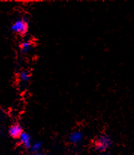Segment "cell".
<instances>
[{"label": "cell", "mask_w": 134, "mask_h": 155, "mask_svg": "<svg viewBox=\"0 0 134 155\" xmlns=\"http://www.w3.org/2000/svg\"><path fill=\"white\" fill-rule=\"evenodd\" d=\"M94 145H95V148L97 151H100V152H105L111 146L112 139L109 136L103 134L96 140Z\"/></svg>", "instance_id": "cell-1"}, {"label": "cell", "mask_w": 134, "mask_h": 155, "mask_svg": "<svg viewBox=\"0 0 134 155\" xmlns=\"http://www.w3.org/2000/svg\"><path fill=\"white\" fill-rule=\"evenodd\" d=\"M11 28L14 32L24 35L28 31V23L25 19H19L12 24Z\"/></svg>", "instance_id": "cell-2"}, {"label": "cell", "mask_w": 134, "mask_h": 155, "mask_svg": "<svg viewBox=\"0 0 134 155\" xmlns=\"http://www.w3.org/2000/svg\"><path fill=\"white\" fill-rule=\"evenodd\" d=\"M8 133L9 135H10L12 138H20L21 134L23 133V128H22L21 126L18 124H13V125L11 126L10 128H9Z\"/></svg>", "instance_id": "cell-3"}, {"label": "cell", "mask_w": 134, "mask_h": 155, "mask_svg": "<svg viewBox=\"0 0 134 155\" xmlns=\"http://www.w3.org/2000/svg\"><path fill=\"white\" fill-rule=\"evenodd\" d=\"M83 138H84V136H83V134L81 132V131H74V132L71 133L69 136V140L71 143L74 144H78L80 142L83 141Z\"/></svg>", "instance_id": "cell-4"}, {"label": "cell", "mask_w": 134, "mask_h": 155, "mask_svg": "<svg viewBox=\"0 0 134 155\" xmlns=\"http://www.w3.org/2000/svg\"><path fill=\"white\" fill-rule=\"evenodd\" d=\"M19 139H20V141L21 142V144L25 147V148H31V137H30L29 134H27V133L26 132H23Z\"/></svg>", "instance_id": "cell-5"}, {"label": "cell", "mask_w": 134, "mask_h": 155, "mask_svg": "<svg viewBox=\"0 0 134 155\" xmlns=\"http://www.w3.org/2000/svg\"><path fill=\"white\" fill-rule=\"evenodd\" d=\"M32 47V44L31 42H30L29 41H23L20 45V50L23 53H26L30 51V50Z\"/></svg>", "instance_id": "cell-6"}, {"label": "cell", "mask_w": 134, "mask_h": 155, "mask_svg": "<svg viewBox=\"0 0 134 155\" xmlns=\"http://www.w3.org/2000/svg\"><path fill=\"white\" fill-rule=\"evenodd\" d=\"M19 77L20 80L23 82H28L30 79V74L28 71H23L20 73L19 74Z\"/></svg>", "instance_id": "cell-7"}, {"label": "cell", "mask_w": 134, "mask_h": 155, "mask_svg": "<svg viewBox=\"0 0 134 155\" xmlns=\"http://www.w3.org/2000/svg\"><path fill=\"white\" fill-rule=\"evenodd\" d=\"M41 146H42V144L41 142H35V143H34L33 145H31V151H32V152H34V154H36V153H38V151H40L41 148Z\"/></svg>", "instance_id": "cell-8"}, {"label": "cell", "mask_w": 134, "mask_h": 155, "mask_svg": "<svg viewBox=\"0 0 134 155\" xmlns=\"http://www.w3.org/2000/svg\"><path fill=\"white\" fill-rule=\"evenodd\" d=\"M100 155H110V154H109V153L107 152H102Z\"/></svg>", "instance_id": "cell-9"}, {"label": "cell", "mask_w": 134, "mask_h": 155, "mask_svg": "<svg viewBox=\"0 0 134 155\" xmlns=\"http://www.w3.org/2000/svg\"><path fill=\"white\" fill-rule=\"evenodd\" d=\"M33 155H46L44 154H41V153H36V154H33Z\"/></svg>", "instance_id": "cell-10"}]
</instances>
